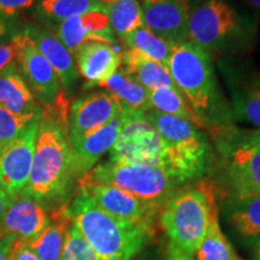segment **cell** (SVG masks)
Returning a JSON list of instances; mask_svg holds the SVG:
<instances>
[{
	"label": "cell",
	"instance_id": "f546056e",
	"mask_svg": "<svg viewBox=\"0 0 260 260\" xmlns=\"http://www.w3.org/2000/svg\"><path fill=\"white\" fill-rule=\"evenodd\" d=\"M197 258L198 260H241L222 233L218 214L211 220L209 230L197 251Z\"/></svg>",
	"mask_w": 260,
	"mask_h": 260
},
{
	"label": "cell",
	"instance_id": "ba28073f",
	"mask_svg": "<svg viewBox=\"0 0 260 260\" xmlns=\"http://www.w3.org/2000/svg\"><path fill=\"white\" fill-rule=\"evenodd\" d=\"M123 107V106H122ZM123 128L111 148V161L154 165L162 168L164 146L160 135L145 112L123 107Z\"/></svg>",
	"mask_w": 260,
	"mask_h": 260
},
{
	"label": "cell",
	"instance_id": "83f0119b",
	"mask_svg": "<svg viewBox=\"0 0 260 260\" xmlns=\"http://www.w3.org/2000/svg\"><path fill=\"white\" fill-rule=\"evenodd\" d=\"M112 32L123 41L128 34L144 23L141 4L139 0H116L107 9Z\"/></svg>",
	"mask_w": 260,
	"mask_h": 260
},
{
	"label": "cell",
	"instance_id": "b9f144b4",
	"mask_svg": "<svg viewBox=\"0 0 260 260\" xmlns=\"http://www.w3.org/2000/svg\"><path fill=\"white\" fill-rule=\"evenodd\" d=\"M249 4H251L253 8L260 10V0H248Z\"/></svg>",
	"mask_w": 260,
	"mask_h": 260
},
{
	"label": "cell",
	"instance_id": "52a82bcc",
	"mask_svg": "<svg viewBox=\"0 0 260 260\" xmlns=\"http://www.w3.org/2000/svg\"><path fill=\"white\" fill-rule=\"evenodd\" d=\"M247 24L226 0H203L188 21V41L206 52L226 50L245 38Z\"/></svg>",
	"mask_w": 260,
	"mask_h": 260
},
{
	"label": "cell",
	"instance_id": "5b68a950",
	"mask_svg": "<svg viewBox=\"0 0 260 260\" xmlns=\"http://www.w3.org/2000/svg\"><path fill=\"white\" fill-rule=\"evenodd\" d=\"M145 115L161 138L162 168L181 183L201 176L206 169L209 142L199 126L153 109Z\"/></svg>",
	"mask_w": 260,
	"mask_h": 260
},
{
	"label": "cell",
	"instance_id": "d4e9b609",
	"mask_svg": "<svg viewBox=\"0 0 260 260\" xmlns=\"http://www.w3.org/2000/svg\"><path fill=\"white\" fill-rule=\"evenodd\" d=\"M38 10L42 17L56 24L88 12H107L106 6L96 0H40Z\"/></svg>",
	"mask_w": 260,
	"mask_h": 260
},
{
	"label": "cell",
	"instance_id": "ab89813d",
	"mask_svg": "<svg viewBox=\"0 0 260 260\" xmlns=\"http://www.w3.org/2000/svg\"><path fill=\"white\" fill-rule=\"evenodd\" d=\"M253 245H254V248H253V260H260V239L253 243Z\"/></svg>",
	"mask_w": 260,
	"mask_h": 260
},
{
	"label": "cell",
	"instance_id": "e0dca14e",
	"mask_svg": "<svg viewBox=\"0 0 260 260\" xmlns=\"http://www.w3.org/2000/svg\"><path fill=\"white\" fill-rule=\"evenodd\" d=\"M48 217L44 206L29 197L16 198L0 220V237L14 234L18 239L30 242L47 226Z\"/></svg>",
	"mask_w": 260,
	"mask_h": 260
},
{
	"label": "cell",
	"instance_id": "f6af8a7d",
	"mask_svg": "<svg viewBox=\"0 0 260 260\" xmlns=\"http://www.w3.org/2000/svg\"><path fill=\"white\" fill-rule=\"evenodd\" d=\"M9 260H10V259H9Z\"/></svg>",
	"mask_w": 260,
	"mask_h": 260
},
{
	"label": "cell",
	"instance_id": "30bf717a",
	"mask_svg": "<svg viewBox=\"0 0 260 260\" xmlns=\"http://www.w3.org/2000/svg\"><path fill=\"white\" fill-rule=\"evenodd\" d=\"M226 153V181L233 199L260 195V149L237 139L235 133L223 141Z\"/></svg>",
	"mask_w": 260,
	"mask_h": 260
},
{
	"label": "cell",
	"instance_id": "60d3db41",
	"mask_svg": "<svg viewBox=\"0 0 260 260\" xmlns=\"http://www.w3.org/2000/svg\"><path fill=\"white\" fill-rule=\"evenodd\" d=\"M96 2L102 3V4H103L104 6H106V8L109 9V6H110V5H112L113 3L116 2V0H96Z\"/></svg>",
	"mask_w": 260,
	"mask_h": 260
},
{
	"label": "cell",
	"instance_id": "cb8c5ba5",
	"mask_svg": "<svg viewBox=\"0 0 260 260\" xmlns=\"http://www.w3.org/2000/svg\"><path fill=\"white\" fill-rule=\"evenodd\" d=\"M70 224L71 219L65 207L58 212L52 222H48L37 239L29 242L39 260H60L65 235Z\"/></svg>",
	"mask_w": 260,
	"mask_h": 260
},
{
	"label": "cell",
	"instance_id": "484cf974",
	"mask_svg": "<svg viewBox=\"0 0 260 260\" xmlns=\"http://www.w3.org/2000/svg\"><path fill=\"white\" fill-rule=\"evenodd\" d=\"M122 42L128 48L138 50L168 68L174 45L155 35L146 25H142L130 32Z\"/></svg>",
	"mask_w": 260,
	"mask_h": 260
},
{
	"label": "cell",
	"instance_id": "9c48e42d",
	"mask_svg": "<svg viewBox=\"0 0 260 260\" xmlns=\"http://www.w3.org/2000/svg\"><path fill=\"white\" fill-rule=\"evenodd\" d=\"M18 46L16 63L35 99L45 107L51 109L64 103L63 86L51 64L39 52L34 42L25 32L15 37Z\"/></svg>",
	"mask_w": 260,
	"mask_h": 260
},
{
	"label": "cell",
	"instance_id": "7a4b0ae2",
	"mask_svg": "<svg viewBox=\"0 0 260 260\" xmlns=\"http://www.w3.org/2000/svg\"><path fill=\"white\" fill-rule=\"evenodd\" d=\"M168 68L199 119L201 129L232 123L234 113L219 92L209 52L190 41L174 45Z\"/></svg>",
	"mask_w": 260,
	"mask_h": 260
},
{
	"label": "cell",
	"instance_id": "f1b7e54d",
	"mask_svg": "<svg viewBox=\"0 0 260 260\" xmlns=\"http://www.w3.org/2000/svg\"><path fill=\"white\" fill-rule=\"evenodd\" d=\"M149 105L155 111L167 115L176 116L180 118L193 123L201 129L199 119L191 110L189 104L186 100L180 89L174 88H160L155 90H148Z\"/></svg>",
	"mask_w": 260,
	"mask_h": 260
},
{
	"label": "cell",
	"instance_id": "836d02e7",
	"mask_svg": "<svg viewBox=\"0 0 260 260\" xmlns=\"http://www.w3.org/2000/svg\"><path fill=\"white\" fill-rule=\"evenodd\" d=\"M18 53V46L16 39L12 38L10 41L0 42V73L8 65L16 61Z\"/></svg>",
	"mask_w": 260,
	"mask_h": 260
},
{
	"label": "cell",
	"instance_id": "ac0fdd59",
	"mask_svg": "<svg viewBox=\"0 0 260 260\" xmlns=\"http://www.w3.org/2000/svg\"><path fill=\"white\" fill-rule=\"evenodd\" d=\"M73 56L77 71L88 82V87L104 82L122 65V54L113 45L105 42L84 44Z\"/></svg>",
	"mask_w": 260,
	"mask_h": 260
},
{
	"label": "cell",
	"instance_id": "d590c367",
	"mask_svg": "<svg viewBox=\"0 0 260 260\" xmlns=\"http://www.w3.org/2000/svg\"><path fill=\"white\" fill-rule=\"evenodd\" d=\"M18 237L10 234V235H5L0 239V260H9L10 253H11L14 245Z\"/></svg>",
	"mask_w": 260,
	"mask_h": 260
},
{
	"label": "cell",
	"instance_id": "f35d334b",
	"mask_svg": "<svg viewBox=\"0 0 260 260\" xmlns=\"http://www.w3.org/2000/svg\"><path fill=\"white\" fill-rule=\"evenodd\" d=\"M168 260H193L190 255L184 254L183 252L178 251L177 248H175L174 246L170 245L169 248V259Z\"/></svg>",
	"mask_w": 260,
	"mask_h": 260
},
{
	"label": "cell",
	"instance_id": "ee69618b",
	"mask_svg": "<svg viewBox=\"0 0 260 260\" xmlns=\"http://www.w3.org/2000/svg\"><path fill=\"white\" fill-rule=\"evenodd\" d=\"M4 22H0V35L4 34Z\"/></svg>",
	"mask_w": 260,
	"mask_h": 260
},
{
	"label": "cell",
	"instance_id": "8992f818",
	"mask_svg": "<svg viewBox=\"0 0 260 260\" xmlns=\"http://www.w3.org/2000/svg\"><path fill=\"white\" fill-rule=\"evenodd\" d=\"M79 183L116 187L145 203L159 206L170 199L181 182L161 167L110 160L90 169L79 178Z\"/></svg>",
	"mask_w": 260,
	"mask_h": 260
},
{
	"label": "cell",
	"instance_id": "7c38bea8",
	"mask_svg": "<svg viewBox=\"0 0 260 260\" xmlns=\"http://www.w3.org/2000/svg\"><path fill=\"white\" fill-rule=\"evenodd\" d=\"M144 23L172 45L188 41V21L193 0H141Z\"/></svg>",
	"mask_w": 260,
	"mask_h": 260
},
{
	"label": "cell",
	"instance_id": "8fae6325",
	"mask_svg": "<svg viewBox=\"0 0 260 260\" xmlns=\"http://www.w3.org/2000/svg\"><path fill=\"white\" fill-rule=\"evenodd\" d=\"M122 109L121 103L109 92L89 93L74 100L67 124L70 146L106 124Z\"/></svg>",
	"mask_w": 260,
	"mask_h": 260
},
{
	"label": "cell",
	"instance_id": "44dd1931",
	"mask_svg": "<svg viewBox=\"0 0 260 260\" xmlns=\"http://www.w3.org/2000/svg\"><path fill=\"white\" fill-rule=\"evenodd\" d=\"M0 105L16 113L41 112L16 61L0 73Z\"/></svg>",
	"mask_w": 260,
	"mask_h": 260
},
{
	"label": "cell",
	"instance_id": "3957f363",
	"mask_svg": "<svg viewBox=\"0 0 260 260\" xmlns=\"http://www.w3.org/2000/svg\"><path fill=\"white\" fill-rule=\"evenodd\" d=\"M67 211L98 260H133L151 236L149 224L117 218L98 206L82 189Z\"/></svg>",
	"mask_w": 260,
	"mask_h": 260
},
{
	"label": "cell",
	"instance_id": "7402d4cb",
	"mask_svg": "<svg viewBox=\"0 0 260 260\" xmlns=\"http://www.w3.org/2000/svg\"><path fill=\"white\" fill-rule=\"evenodd\" d=\"M226 218L235 233L247 243L260 239V195L233 199L228 205Z\"/></svg>",
	"mask_w": 260,
	"mask_h": 260
},
{
	"label": "cell",
	"instance_id": "8d00e7d4",
	"mask_svg": "<svg viewBox=\"0 0 260 260\" xmlns=\"http://www.w3.org/2000/svg\"><path fill=\"white\" fill-rule=\"evenodd\" d=\"M237 139H240L241 141L246 142V144L254 146V147L260 149V129L255 130H241L240 133H235Z\"/></svg>",
	"mask_w": 260,
	"mask_h": 260
},
{
	"label": "cell",
	"instance_id": "d6a6232c",
	"mask_svg": "<svg viewBox=\"0 0 260 260\" xmlns=\"http://www.w3.org/2000/svg\"><path fill=\"white\" fill-rule=\"evenodd\" d=\"M38 0H0V22L17 17L35 5Z\"/></svg>",
	"mask_w": 260,
	"mask_h": 260
},
{
	"label": "cell",
	"instance_id": "ffe728a7",
	"mask_svg": "<svg viewBox=\"0 0 260 260\" xmlns=\"http://www.w3.org/2000/svg\"><path fill=\"white\" fill-rule=\"evenodd\" d=\"M122 64L124 73L147 90L178 89L167 67L138 50L128 48L123 52Z\"/></svg>",
	"mask_w": 260,
	"mask_h": 260
},
{
	"label": "cell",
	"instance_id": "6da1fadb",
	"mask_svg": "<svg viewBox=\"0 0 260 260\" xmlns=\"http://www.w3.org/2000/svg\"><path fill=\"white\" fill-rule=\"evenodd\" d=\"M67 104L42 112L39 123L31 170L23 195L38 201L63 195L75 177L74 159L68 139Z\"/></svg>",
	"mask_w": 260,
	"mask_h": 260
},
{
	"label": "cell",
	"instance_id": "7bdbcfd3",
	"mask_svg": "<svg viewBox=\"0 0 260 260\" xmlns=\"http://www.w3.org/2000/svg\"><path fill=\"white\" fill-rule=\"evenodd\" d=\"M0 194H10L9 191L5 189V187L3 186V184H2V182H0ZM12 195H14V194H12Z\"/></svg>",
	"mask_w": 260,
	"mask_h": 260
},
{
	"label": "cell",
	"instance_id": "74e56055",
	"mask_svg": "<svg viewBox=\"0 0 260 260\" xmlns=\"http://www.w3.org/2000/svg\"><path fill=\"white\" fill-rule=\"evenodd\" d=\"M16 199V195L12 194H0V220L3 219L4 214L11 204L14 203Z\"/></svg>",
	"mask_w": 260,
	"mask_h": 260
},
{
	"label": "cell",
	"instance_id": "e575fe53",
	"mask_svg": "<svg viewBox=\"0 0 260 260\" xmlns=\"http://www.w3.org/2000/svg\"><path fill=\"white\" fill-rule=\"evenodd\" d=\"M10 260H39L37 254L30 248L28 242L23 240L17 239L16 240L14 248L9 256Z\"/></svg>",
	"mask_w": 260,
	"mask_h": 260
},
{
	"label": "cell",
	"instance_id": "d6986e66",
	"mask_svg": "<svg viewBox=\"0 0 260 260\" xmlns=\"http://www.w3.org/2000/svg\"><path fill=\"white\" fill-rule=\"evenodd\" d=\"M23 31L31 39L39 52L56 71L63 89L70 90L73 88L79 79V71L73 53L67 46L56 37V34H52L51 31L37 25H29Z\"/></svg>",
	"mask_w": 260,
	"mask_h": 260
},
{
	"label": "cell",
	"instance_id": "4316f807",
	"mask_svg": "<svg viewBox=\"0 0 260 260\" xmlns=\"http://www.w3.org/2000/svg\"><path fill=\"white\" fill-rule=\"evenodd\" d=\"M233 113L260 129V76L248 80L233 93Z\"/></svg>",
	"mask_w": 260,
	"mask_h": 260
},
{
	"label": "cell",
	"instance_id": "5bb4252c",
	"mask_svg": "<svg viewBox=\"0 0 260 260\" xmlns=\"http://www.w3.org/2000/svg\"><path fill=\"white\" fill-rule=\"evenodd\" d=\"M105 212L135 224H151L152 214L159 206L145 203L116 187L86 184L80 186Z\"/></svg>",
	"mask_w": 260,
	"mask_h": 260
},
{
	"label": "cell",
	"instance_id": "4dcf8cb0",
	"mask_svg": "<svg viewBox=\"0 0 260 260\" xmlns=\"http://www.w3.org/2000/svg\"><path fill=\"white\" fill-rule=\"evenodd\" d=\"M38 113H16L0 105V151L11 144L30 123L41 117Z\"/></svg>",
	"mask_w": 260,
	"mask_h": 260
},
{
	"label": "cell",
	"instance_id": "277c9868",
	"mask_svg": "<svg viewBox=\"0 0 260 260\" xmlns=\"http://www.w3.org/2000/svg\"><path fill=\"white\" fill-rule=\"evenodd\" d=\"M217 209L214 189L209 182L197 188L178 191L168 200L160 223L170 239L171 246L194 255L206 235Z\"/></svg>",
	"mask_w": 260,
	"mask_h": 260
},
{
	"label": "cell",
	"instance_id": "9a60e30c",
	"mask_svg": "<svg viewBox=\"0 0 260 260\" xmlns=\"http://www.w3.org/2000/svg\"><path fill=\"white\" fill-rule=\"evenodd\" d=\"M56 37L71 53L88 42L113 44L115 38L106 11H93L56 24Z\"/></svg>",
	"mask_w": 260,
	"mask_h": 260
},
{
	"label": "cell",
	"instance_id": "4fadbf2b",
	"mask_svg": "<svg viewBox=\"0 0 260 260\" xmlns=\"http://www.w3.org/2000/svg\"><path fill=\"white\" fill-rule=\"evenodd\" d=\"M40 119L41 117L34 119L18 138L0 151V182L10 194L16 195L27 186Z\"/></svg>",
	"mask_w": 260,
	"mask_h": 260
},
{
	"label": "cell",
	"instance_id": "1f68e13d",
	"mask_svg": "<svg viewBox=\"0 0 260 260\" xmlns=\"http://www.w3.org/2000/svg\"><path fill=\"white\" fill-rule=\"evenodd\" d=\"M60 260H98L92 247L73 222L65 235Z\"/></svg>",
	"mask_w": 260,
	"mask_h": 260
},
{
	"label": "cell",
	"instance_id": "2e32d148",
	"mask_svg": "<svg viewBox=\"0 0 260 260\" xmlns=\"http://www.w3.org/2000/svg\"><path fill=\"white\" fill-rule=\"evenodd\" d=\"M123 123L124 118L121 111L106 124L70 146L73 152L75 177L80 178L87 174L106 152L111 151L123 128Z\"/></svg>",
	"mask_w": 260,
	"mask_h": 260
},
{
	"label": "cell",
	"instance_id": "603a6c76",
	"mask_svg": "<svg viewBox=\"0 0 260 260\" xmlns=\"http://www.w3.org/2000/svg\"><path fill=\"white\" fill-rule=\"evenodd\" d=\"M98 87L107 89L125 109L145 113L152 109L148 100V90L128 76L121 68L109 79L98 84Z\"/></svg>",
	"mask_w": 260,
	"mask_h": 260
}]
</instances>
